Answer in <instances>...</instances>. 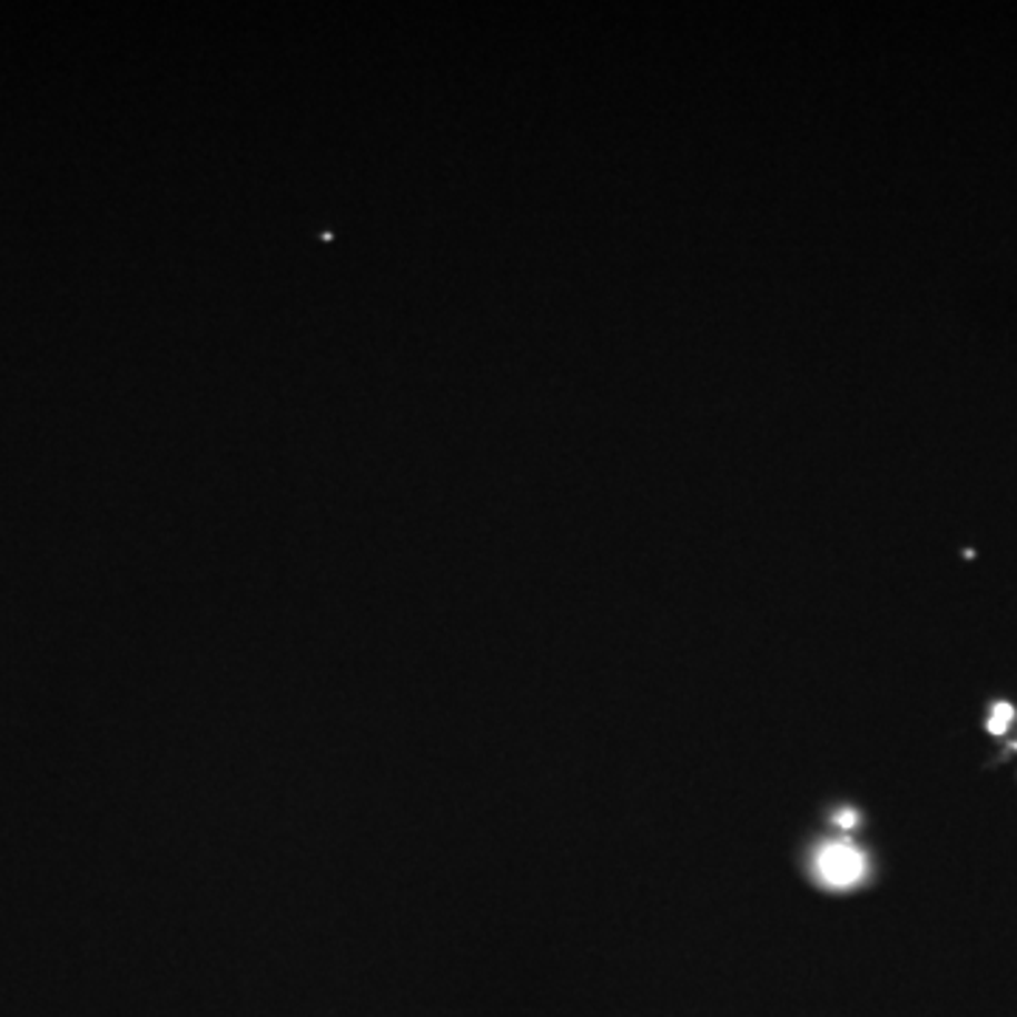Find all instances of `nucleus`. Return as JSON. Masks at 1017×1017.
<instances>
[{"label": "nucleus", "mask_w": 1017, "mask_h": 1017, "mask_svg": "<svg viewBox=\"0 0 1017 1017\" xmlns=\"http://www.w3.org/2000/svg\"><path fill=\"white\" fill-rule=\"evenodd\" d=\"M1011 718H1015V710L1009 704H998L993 712V721H989V732L993 735H1004Z\"/></svg>", "instance_id": "2"}, {"label": "nucleus", "mask_w": 1017, "mask_h": 1017, "mask_svg": "<svg viewBox=\"0 0 1017 1017\" xmlns=\"http://www.w3.org/2000/svg\"><path fill=\"white\" fill-rule=\"evenodd\" d=\"M840 822H842V828H853L857 826V814H853V811H842Z\"/></svg>", "instance_id": "3"}, {"label": "nucleus", "mask_w": 1017, "mask_h": 1017, "mask_svg": "<svg viewBox=\"0 0 1017 1017\" xmlns=\"http://www.w3.org/2000/svg\"><path fill=\"white\" fill-rule=\"evenodd\" d=\"M817 873L826 885L831 888H848V885L859 882L865 873V857L857 848L846 846H826L817 857Z\"/></svg>", "instance_id": "1"}]
</instances>
